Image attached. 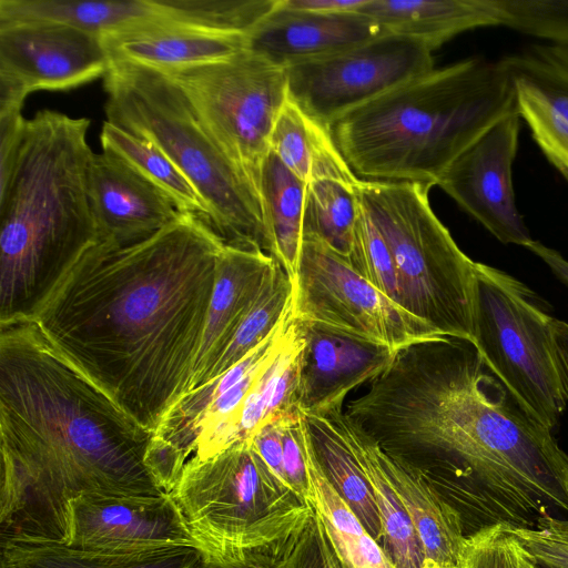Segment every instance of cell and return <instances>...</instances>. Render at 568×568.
<instances>
[{
  "instance_id": "6da1fadb",
  "label": "cell",
  "mask_w": 568,
  "mask_h": 568,
  "mask_svg": "<svg viewBox=\"0 0 568 568\" xmlns=\"http://www.w3.org/2000/svg\"><path fill=\"white\" fill-rule=\"evenodd\" d=\"M344 414L386 453L436 470L465 534L568 517V455L468 339L399 349Z\"/></svg>"
},
{
  "instance_id": "7a4b0ae2",
  "label": "cell",
  "mask_w": 568,
  "mask_h": 568,
  "mask_svg": "<svg viewBox=\"0 0 568 568\" xmlns=\"http://www.w3.org/2000/svg\"><path fill=\"white\" fill-rule=\"evenodd\" d=\"M225 243L179 213L126 246L99 242L36 315L48 341L145 428L187 392Z\"/></svg>"
},
{
  "instance_id": "3957f363",
  "label": "cell",
  "mask_w": 568,
  "mask_h": 568,
  "mask_svg": "<svg viewBox=\"0 0 568 568\" xmlns=\"http://www.w3.org/2000/svg\"><path fill=\"white\" fill-rule=\"evenodd\" d=\"M145 428L38 325H0V539L67 542L84 494L161 496Z\"/></svg>"
},
{
  "instance_id": "277c9868",
  "label": "cell",
  "mask_w": 568,
  "mask_h": 568,
  "mask_svg": "<svg viewBox=\"0 0 568 568\" xmlns=\"http://www.w3.org/2000/svg\"><path fill=\"white\" fill-rule=\"evenodd\" d=\"M90 120L40 110L0 153V325L31 322L100 241Z\"/></svg>"
},
{
  "instance_id": "5b68a950",
  "label": "cell",
  "mask_w": 568,
  "mask_h": 568,
  "mask_svg": "<svg viewBox=\"0 0 568 568\" xmlns=\"http://www.w3.org/2000/svg\"><path fill=\"white\" fill-rule=\"evenodd\" d=\"M517 114L503 59L433 69L345 114L332 138L366 181L437 185L450 164L501 119Z\"/></svg>"
},
{
  "instance_id": "8992f818",
  "label": "cell",
  "mask_w": 568,
  "mask_h": 568,
  "mask_svg": "<svg viewBox=\"0 0 568 568\" xmlns=\"http://www.w3.org/2000/svg\"><path fill=\"white\" fill-rule=\"evenodd\" d=\"M104 78L106 121L156 144L184 173L227 245L261 248L266 236L260 195L203 125L181 89L163 72L111 61Z\"/></svg>"
},
{
  "instance_id": "52a82bcc",
  "label": "cell",
  "mask_w": 568,
  "mask_h": 568,
  "mask_svg": "<svg viewBox=\"0 0 568 568\" xmlns=\"http://www.w3.org/2000/svg\"><path fill=\"white\" fill-rule=\"evenodd\" d=\"M430 187L359 179L357 193L388 246L404 308L443 336L473 342L475 262L434 213Z\"/></svg>"
},
{
  "instance_id": "ba28073f",
  "label": "cell",
  "mask_w": 568,
  "mask_h": 568,
  "mask_svg": "<svg viewBox=\"0 0 568 568\" xmlns=\"http://www.w3.org/2000/svg\"><path fill=\"white\" fill-rule=\"evenodd\" d=\"M210 556L266 544L302 529L313 508L267 467L251 440L191 457L170 491Z\"/></svg>"
},
{
  "instance_id": "9c48e42d",
  "label": "cell",
  "mask_w": 568,
  "mask_h": 568,
  "mask_svg": "<svg viewBox=\"0 0 568 568\" xmlns=\"http://www.w3.org/2000/svg\"><path fill=\"white\" fill-rule=\"evenodd\" d=\"M551 304L520 280L475 262L474 341L523 409L554 430L567 406L555 362Z\"/></svg>"
},
{
  "instance_id": "30bf717a",
  "label": "cell",
  "mask_w": 568,
  "mask_h": 568,
  "mask_svg": "<svg viewBox=\"0 0 568 568\" xmlns=\"http://www.w3.org/2000/svg\"><path fill=\"white\" fill-rule=\"evenodd\" d=\"M260 195L275 121L288 99L286 69L248 48L209 63L161 71Z\"/></svg>"
},
{
  "instance_id": "8fae6325",
  "label": "cell",
  "mask_w": 568,
  "mask_h": 568,
  "mask_svg": "<svg viewBox=\"0 0 568 568\" xmlns=\"http://www.w3.org/2000/svg\"><path fill=\"white\" fill-rule=\"evenodd\" d=\"M293 282L292 316L355 335L398 352L442 337L390 301L324 241L304 233Z\"/></svg>"
},
{
  "instance_id": "7c38bea8",
  "label": "cell",
  "mask_w": 568,
  "mask_h": 568,
  "mask_svg": "<svg viewBox=\"0 0 568 568\" xmlns=\"http://www.w3.org/2000/svg\"><path fill=\"white\" fill-rule=\"evenodd\" d=\"M417 39L384 33L353 48L286 67L288 99L321 125L434 69Z\"/></svg>"
},
{
  "instance_id": "4fadbf2b",
  "label": "cell",
  "mask_w": 568,
  "mask_h": 568,
  "mask_svg": "<svg viewBox=\"0 0 568 568\" xmlns=\"http://www.w3.org/2000/svg\"><path fill=\"white\" fill-rule=\"evenodd\" d=\"M519 131L518 114L501 119L450 164L437 185L500 243L526 247L534 240L513 185Z\"/></svg>"
},
{
  "instance_id": "5bb4252c",
  "label": "cell",
  "mask_w": 568,
  "mask_h": 568,
  "mask_svg": "<svg viewBox=\"0 0 568 568\" xmlns=\"http://www.w3.org/2000/svg\"><path fill=\"white\" fill-rule=\"evenodd\" d=\"M110 64L97 34L45 21L0 22V78L28 94L77 88L104 77Z\"/></svg>"
},
{
  "instance_id": "9a60e30c",
  "label": "cell",
  "mask_w": 568,
  "mask_h": 568,
  "mask_svg": "<svg viewBox=\"0 0 568 568\" xmlns=\"http://www.w3.org/2000/svg\"><path fill=\"white\" fill-rule=\"evenodd\" d=\"M68 530L65 544L75 548L135 551L192 546L202 549L170 493L81 495L70 503Z\"/></svg>"
},
{
  "instance_id": "2e32d148",
  "label": "cell",
  "mask_w": 568,
  "mask_h": 568,
  "mask_svg": "<svg viewBox=\"0 0 568 568\" xmlns=\"http://www.w3.org/2000/svg\"><path fill=\"white\" fill-rule=\"evenodd\" d=\"M298 324L304 345L296 405L304 415L328 416L344 410L348 393L379 376L397 353L385 345L324 325Z\"/></svg>"
},
{
  "instance_id": "e0dca14e",
  "label": "cell",
  "mask_w": 568,
  "mask_h": 568,
  "mask_svg": "<svg viewBox=\"0 0 568 568\" xmlns=\"http://www.w3.org/2000/svg\"><path fill=\"white\" fill-rule=\"evenodd\" d=\"M503 61L514 83L517 114L568 182V45L534 44Z\"/></svg>"
},
{
  "instance_id": "ac0fdd59",
  "label": "cell",
  "mask_w": 568,
  "mask_h": 568,
  "mask_svg": "<svg viewBox=\"0 0 568 568\" xmlns=\"http://www.w3.org/2000/svg\"><path fill=\"white\" fill-rule=\"evenodd\" d=\"M89 184L99 242L114 246L141 242L180 213L159 187L108 151L93 153Z\"/></svg>"
},
{
  "instance_id": "d6986e66",
  "label": "cell",
  "mask_w": 568,
  "mask_h": 568,
  "mask_svg": "<svg viewBox=\"0 0 568 568\" xmlns=\"http://www.w3.org/2000/svg\"><path fill=\"white\" fill-rule=\"evenodd\" d=\"M362 13H316L276 8L248 36V49L281 65L333 54L384 34Z\"/></svg>"
},
{
  "instance_id": "ffe728a7",
  "label": "cell",
  "mask_w": 568,
  "mask_h": 568,
  "mask_svg": "<svg viewBox=\"0 0 568 568\" xmlns=\"http://www.w3.org/2000/svg\"><path fill=\"white\" fill-rule=\"evenodd\" d=\"M274 262L261 248L224 245L219 257L203 339L187 392L207 382L212 369L256 300Z\"/></svg>"
},
{
  "instance_id": "44dd1931",
  "label": "cell",
  "mask_w": 568,
  "mask_h": 568,
  "mask_svg": "<svg viewBox=\"0 0 568 568\" xmlns=\"http://www.w3.org/2000/svg\"><path fill=\"white\" fill-rule=\"evenodd\" d=\"M158 9V8H156ZM111 61H125L159 71L209 63L248 48V38L192 29L158 14L104 36Z\"/></svg>"
},
{
  "instance_id": "7402d4cb",
  "label": "cell",
  "mask_w": 568,
  "mask_h": 568,
  "mask_svg": "<svg viewBox=\"0 0 568 568\" xmlns=\"http://www.w3.org/2000/svg\"><path fill=\"white\" fill-rule=\"evenodd\" d=\"M358 181L324 129L306 181L303 234L317 236L346 258L361 207Z\"/></svg>"
},
{
  "instance_id": "603a6c76",
  "label": "cell",
  "mask_w": 568,
  "mask_h": 568,
  "mask_svg": "<svg viewBox=\"0 0 568 568\" xmlns=\"http://www.w3.org/2000/svg\"><path fill=\"white\" fill-rule=\"evenodd\" d=\"M378 456L393 491L417 531L426 559L446 568L455 566L466 538L458 510L423 470L379 445Z\"/></svg>"
},
{
  "instance_id": "cb8c5ba5",
  "label": "cell",
  "mask_w": 568,
  "mask_h": 568,
  "mask_svg": "<svg viewBox=\"0 0 568 568\" xmlns=\"http://www.w3.org/2000/svg\"><path fill=\"white\" fill-rule=\"evenodd\" d=\"M204 551L192 546L120 551L64 542L0 539V568H196Z\"/></svg>"
},
{
  "instance_id": "d4e9b609",
  "label": "cell",
  "mask_w": 568,
  "mask_h": 568,
  "mask_svg": "<svg viewBox=\"0 0 568 568\" xmlns=\"http://www.w3.org/2000/svg\"><path fill=\"white\" fill-rule=\"evenodd\" d=\"M361 13L432 50L467 30L499 26L493 0H368Z\"/></svg>"
},
{
  "instance_id": "484cf974",
  "label": "cell",
  "mask_w": 568,
  "mask_h": 568,
  "mask_svg": "<svg viewBox=\"0 0 568 568\" xmlns=\"http://www.w3.org/2000/svg\"><path fill=\"white\" fill-rule=\"evenodd\" d=\"M325 417L333 422L372 487L381 518L382 547L390 562L395 568H423L426 556L422 541L384 474L378 444L344 410Z\"/></svg>"
},
{
  "instance_id": "4316f807",
  "label": "cell",
  "mask_w": 568,
  "mask_h": 568,
  "mask_svg": "<svg viewBox=\"0 0 568 568\" xmlns=\"http://www.w3.org/2000/svg\"><path fill=\"white\" fill-rule=\"evenodd\" d=\"M304 457L307 501L322 519L347 568H395L383 547L372 538L324 473L313 449L304 417Z\"/></svg>"
},
{
  "instance_id": "83f0119b",
  "label": "cell",
  "mask_w": 568,
  "mask_h": 568,
  "mask_svg": "<svg viewBox=\"0 0 568 568\" xmlns=\"http://www.w3.org/2000/svg\"><path fill=\"white\" fill-rule=\"evenodd\" d=\"M305 187L306 183L270 151L260 180L266 252L292 281L296 275L303 242Z\"/></svg>"
},
{
  "instance_id": "f1b7e54d",
  "label": "cell",
  "mask_w": 568,
  "mask_h": 568,
  "mask_svg": "<svg viewBox=\"0 0 568 568\" xmlns=\"http://www.w3.org/2000/svg\"><path fill=\"white\" fill-rule=\"evenodd\" d=\"M155 14L153 0H0V22H53L101 38Z\"/></svg>"
},
{
  "instance_id": "f546056e",
  "label": "cell",
  "mask_w": 568,
  "mask_h": 568,
  "mask_svg": "<svg viewBox=\"0 0 568 568\" xmlns=\"http://www.w3.org/2000/svg\"><path fill=\"white\" fill-rule=\"evenodd\" d=\"M304 417L310 440L324 473L366 531L379 544L382 525L378 508L372 487L354 455L328 417Z\"/></svg>"
},
{
  "instance_id": "4dcf8cb0",
  "label": "cell",
  "mask_w": 568,
  "mask_h": 568,
  "mask_svg": "<svg viewBox=\"0 0 568 568\" xmlns=\"http://www.w3.org/2000/svg\"><path fill=\"white\" fill-rule=\"evenodd\" d=\"M100 141L103 151L115 154L159 187L179 212L195 215L211 226L210 210L201 195L156 144L108 121L103 122Z\"/></svg>"
},
{
  "instance_id": "1f68e13d",
  "label": "cell",
  "mask_w": 568,
  "mask_h": 568,
  "mask_svg": "<svg viewBox=\"0 0 568 568\" xmlns=\"http://www.w3.org/2000/svg\"><path fill=\"white\" fill-rule=\"evenodd\" d=\"M293 282L275 261L209 381L229 371L266 339L292 307ZM205 384V383H204Z\"/></svg>"
},
{
  "instance_id": "d6a6232c",
  "label": "cell",
  "mask_w": 568,
  "mask_h": 568,
  "mask_svg": "<svg viewBox=\"0 0 568 568\" xmlns=\"http://www.w3.org/2000/svg\"><path fill=\"white\" fill-rule=\"evenodd\" d=\"M160 14L201 31L247 37L278 0H154Z\"/></svg>"
},
{
  "instance_id": "836d02e7",
  "label": "cell",
  "mask_w": 568,
  "mask_h": 568,
  "mask_svg": "<svg viewBox=\"0 0 568 568\" xmlns=\"http://www.w3.org/2000/svg\"><path fill=\"white\" fill-rule=\"evenodd\" d=\"M347 260L365 280L404 308L403 291L393 257L382 233L362 202Z\"/></svg>"
},
{
  "instance_id": "e575fe53",
  "label": "cell",
  "mask_w": 568,
  "mask_h": 568,
  "mask_svg": "<svg viewBox=\"0 0 568 568\" xmlns=\"http://www.w3.org/2000/svg\"><path fill=\"white\" fill-rule=\"evenodd\" d=\"M327 129L306 115L293 101L283 105L270 138V151L306 183L318 138Z\"/></svg>"
},
{
  "instance_id": "d590c367",
  "label": "cell",
  "mask_w": 568,
  "mask_h": 568,
  "mask_svg": "<svg viewBox=\"0 0 568 568\" xmlns=\"http://www.w3.org/2000/svg\"><path fill=\"white\" fill-rule=\"evenodd\" d=\"M453 568H540L511 527L495 525L467 535Z\"/></svg>"
},
{
  "instance_id": "8d00e7d4",
  "label": "cell",
  "mask_w": 568,
  "mask_h": 568,
  "mask_svg": "<svg viewBox=\"0 0 568 568\" xmlns=\"http://www.w3.org/2000/svg\"><path fill=\"white\" fill-rule=\"evenodd\" d=\"M498 24L568 45V0H493Z\"/></svg>"
},
{
  "instance_id": "74e56055",
  "label": "cell",
  "mask_w": 568,
  "mask_h": 568,
  "mask_svg": "<svg viewBox=\"0 0 568 568\" xmlns=\"http://www.w3.org/2000/svg\"><path fill=\"white\" fill-rule=\"evenodd\" d=\"M540 568H568V517L545 516L532 528H511Z\"/></svg>"
},
{
  "instance_id": "f35d334b",
  "label": "cell",
  "mask_w": 568,
  "mask_h": 568,
  "mask_svg": "<svg viewBox=\"0 0 568 568\" xmlns=\"http://www.w3.org/2000/svg\"><path fill=\"white\" fill-rule=\"evenodd\" d=\"M304 527L276 540L222 556H210L204 552L196 568H285L292 548Z\"/></svg>"
},
{
  "instance_id": "ab89813d",
  "label": "cell",
  "mask_w": 568,
  "mask_h": 568,
  "mask_svg": "<svg viewBox=\"0 0 568 568\" xmlns=\"http://www.w3.org/2000/svg\"><path fill=\"white\" fill-rule=\"evenodd\" d=\"M285 568H347L314 510L296 539Z\"/></svg>"
},
{
  "instance_id": "60d3db41",
  "label": "cell",
  "mask_w": 568,
  "mask_h": 568,
  "mask_svg": "<svg viewBox=\"0 0 568 568\" xmlns=\"http://www.w3.org/2000/svg\"><path fill=\"white\" fill-rule=\"evenodd\" d=\"M283 440V463L286 480L301 499L307 501V476L304 457V415L296 410L281 418Z\"/></svg>"
},
{
  "instance_id": "b9f144b4",
  "label": "cell",
  "mask_w": 568,
  "mask_h": 568,
  "mask_svg": "<svg viewBox=\"0 0 568 568\" xmlns=\"http://www.w3.org/2000/svg\"><path fill=\"white\" fill-rule=\"evenodd\" d=\"M282 417L262 426L250 440L273 474L291 488L284 471Z\"/></svg>"
},
{
  "instance_id": "7bdbcfd3",
  "label": "cell",
  "mask_w": 568,
  "mask_h": 568,
  "mask_svg": "<svg viewBox=\"0 0 568 568\" xmlns=\"http://www.w3.org/2000/svg\"><path fill=\"white\" fill-rule=\"evenodd\" d=\"M368 0H281L288 9L316 13H361Z\"/></svg>"
},
{
  "instance_id": "ee69618b",
  "label": "cell",
  "mask_w": 568,
  "mask_h": 568,
  "mask_svg": "<svg viewBox=\"0 0 568 568\" xmlns=\"http://www.w3.org/2000/svg\"><path fill=\"white\" fill-rule=\"evenodd\" d=\"M551 331L557 372L568 404V323L555 318Z\"/></svg>"
},
{
  "instance_id": "f6af8a7d",
  "label": "cell",
  "mask_w": 568,
  "mask_h": 568,
  "mask_svg": "<svg viewBox=\"0 0 568 568\" xmlns=\"http://www.w3.org/2000/svg\"><path fill=\"white\" fill-rule=\"evenodd\" d=\"M526 248L538 256L557 280L568 287V261L561 253L535 240Z\"/></svg>"
},
{
  "instance_id": "bcb514c9",
  "label": "cell",
  "mask_w": 568,
  "mask_h": 568,
  "mask_svg": "<svg viewBox=\"0 0 568 568\" xmlns=\"http://www.w3.org/2000/svg\"><path fill=\"white\" fill-rule=\"evenodd\" d=\"M423 568H446V567H443V566L438 565L437 562H435V561H433L430 559H425Z\"/></svg>"
},
{
  "instance_id": "7dc6e473",
  "label": "cell",
  "mask_w": 568,
  "mask_h": 568,
  "mask_svg": "<svg viewBox=\"0 0 568 568\" xmlns=\"http://www.w3.org/2000/svg\"><path fill=\"white\" fill-rule=\"evenodd\" d=\"M453 567H454V566H453ZM453 567H450V568H453Z\"/></svg>"
}]
</instances>
